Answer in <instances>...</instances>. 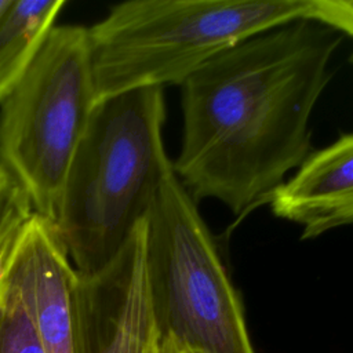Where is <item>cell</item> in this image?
Returning a JSON list of instances; mask_svg holds the SVG:
<instances>
[{
	"label": "cell",
	"mask_w": 353,
	"mask_h": 353,
	"mask_svg": "<svg viewBox=\"0 0 353 353\" xmlns=\"http://www.w3.org/2000/svg\"><path fill=\"white\" fill-rule=\"evenodd\" d=\"M341 40L301 18L223 50L179 85L182 141L172 168L196 203L221 201L236 223L270 203L310 154V116Z\"/></svg>",
	"instance_id": "1"
},
{
	"label": "cell",
	"mask_w": 353,
	"mask_h": 353,
	"mask_svg": "<svg viewBox=\"0 0 353 353\" xmlns=\"http://www.w3.org/2000/svg\"><path fill=\"white\" fill-rule=\"evenodd\" d=\"M163 87L95 103L72 157L52 225L77 272L106 266L142 222L172 170Z\"/></svg>",
	"instance_id": "2"
},
{
	"label": "cell",
	"mask_w": 353,
	"mask_h": 353,
	"mask_svg": "<svg viewBox=\"0 0 353 353\" xmlns=\"http://www.w3.org/2000/svg\"><path fill=\"white\" fill-rule=\"evenodd\" d=\"M310 0H131L87 28L95 102L181 85L223 50L306 18Z\"/></svg>",
	"instance_id": "3"
},
{
	"label": "cell",
	"mask_w": 353,
	"mask_h": 353,
	"mask_svg": "<svg viewBox=\"0 0 353 353\" xmlns=\"http://www.w3.org/2000/svg\"><path fill=\"white\" fill-rule=\"evenodd\" d=\"M145 263L160 346L255 353L240 296L174 168L145 216Z\"/></svg>",
	"instance_id": "4"
},
{
	"label": "cell",
	"mask_w": 353,
	"mask_h": 353,
	"mask_svg": "<svg viewBox=\"0 0 353 353\" xmlns=\"http://www.w3.org/2000/svg\"><path fill=\"white\" fill-rule=\"evenodd\" d=\"M95 103L87 28L79 25L54 26L0 102V170L51 222Z\"/></svg>",
	"instance_id": "5"
},
{
	"label": "cell",
	"mask_w": 353,
	"mask_h": 353,
	"mask_svg": "<svg viewBox=\"0 0 353 353\" xmlns=\"http://www.w3.org/2000/svg\"><path fill=\"white\" fill-rule=\"evenodd\" d=\"M74 353H160L145 263V219L102 269L77 272Z\"/></svg>",
	"instance_id": "6"
},
{
	"label": "cell",
	"mask_w": 353,
	"mask_h": 353,
	"mask_svg": "<svg viewBox=\"0 0 353 353\" xmlns=\"http://www.w3.org/2000/svg\"><path fill=\"white\" fill-rule=\"evenodd\" d=\"M0 279L21 295L46 353H74L77 270L52 225L32 214L6 250Z\"/></svg>",
	"instance_id": "7"
},
{
	"label": "cell",
	"mask_w": 353,
	"mask_h": 353,
	"mask_svg": "<svg viewBox=\"0 0 353 353\" xmlns=\"http://www.w3.org/2000/svg\"><path fill=\"white\" fill-rule=\"evenodd\" d=\"M269 204L277 218L302 228L303 240L353 225V132L310 152Z\"/></svg>",
	"instance_id": "8"
},
{
	"label": "cell",
	"mask_w": 353,
	"mask_h": 353,
	"mask_svg": "<svg viewBox=\"0 0 353 353\" xmlns=\"http://www.w3.org/2000/svg\"><path fill=\"white\" fill-rule=\"evenodd\" d=\"M65 6L63 0H11L0 17V102L29 69Z\"/></svg>",
	"instance_id": "9"
},
{
	"label": "cell",
	"mask_w": 353,
	"mask_h": 353,
	"mask_svg": "<svg viewBox=\"0 0 353 353\" xmlns=\"http://www.w3.org/2000/svg\"><path fill=\"white\" fill-rule=\"evenodd\" d=\"M0 353H46L18 291L0 279Z\"/></svg>",
	"instance_id": "10"
},
{
	"label": "cell",
	"mask_w": 353,
	"mask_h": 353,
	"mask_svg": "<svg viewBox=\"0 0 353 353\" xmlns=\"http://www.w3.org/2000/svg\"><path fill=\"white\" fill-rule=\"evenodd\" d=\"M32 214L28 196L4 174L0 181V263L15 234Z\"/></svg>",
	"instance_id": "11"
},
{
	"label": "cell",
	"mask_w": 353,
	"mask_h": 353,
	"mask_svg": "<svg viewBox=\"0 0 353 353\" xmlns=\"http://www.w3.org/2000/svg\"><path fill=\"white\" fill-rule=\"evenodd\" d=\"M306 18L353 39V0H310Z\"/></svg>",
	"instance_id": "12"
},
{
	"label": "cell",
	"mask_w": 353,
	"mask_h": 353,
	"mask_svg": "<svg viewBox=\"0 0 353 353\" xmlns=\"http://www.w3.org/2000/svg\"><path fill=\"white\" fill-rule=\"evenodd\" d=\"M160 353H189L188 350L178 349V347H170V346H160Z\"/></svg>",
	"instance_id": "13"
},
{
	"label": "cell",
	"mask_w": 353,
	"mask_h": 353,
	"mask_svg": "<svg viewBox=\"0 0 353 353\" xmlns=\"http://www.w3.org/2000/svg\"><path fill=\"white\" fill-rule=\"evenodd\" d=\"M11 0H0V17L3 15V12L7 10V7L10 6Z\"/></svg>",
	"instance_id": "14"
}]
</instances>
